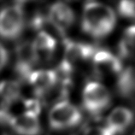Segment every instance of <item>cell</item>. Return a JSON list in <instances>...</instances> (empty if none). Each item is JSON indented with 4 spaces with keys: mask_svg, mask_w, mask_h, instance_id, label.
Listing matches in <instances>:
<instances>
[{
    "mask_svg": "<svg viewBox=\"0 0 135 135\" xmlns=\"http://www.w3.org/2000/svg\"><path fill=\"white\" fill-rule=\"evenodd\" d=\"M115 23V14L110 7L96 2L85 4L81 27L86 33L97 38H104L113 31Z\"/></svg>",
    "mask_w": 135,
    "mask_h": 135,
    "instance_id": "cell-1",
    "label": "cell"
},
{
    "mask_svg": "<svg viewBox=\"0 0 135 135\" xmlns=\"http://www.w3.org/2000/svg\"><path fill=\"white\" fill-rule=\"evenodd\" d=\"M25 18L22 6L14 4L0 10V37L12 40L18 38L24 28Z\"/></svg>",
    "mask_w": 135,
    "mask_h": 135,
    "instance_id": "cell-2",
    "label": "cell"
},
{
    "mask_svg": "<svg viewBox=\"0 0 135 135\" xmlns=\"http://www.w3.org/2000/svg\"><path fill=\"white\" fill-rule=\"evenodd\" d=\"M81 120V113L74 104L67 101L56 104L49 113V123L51 128L62 130L74 127Z\"/></svg>",
    "mask_w": 135,
    "mask_h": 135,
    "instance_id": "cell-3",
    "label": "cell"
},
{
    "mask_svg": "<svg viewBox=\"0 0 135 135\" xmlns=\"http://www.w3.org/2000/svg\"><path fill=\"white\" fill-rule=\"evenodd\" d=\"M83 104L87 111L98 115L110 104V93L104 86L98 82L88 83L83 91Z\"/></svg>",
    "mask_w": 135,
    "mask_h": 135,
    "instance_id": "cell-4",
    "label": "cell"
},
{
    "mask_svg": "<svg viewBox=\"0 0 135 135\" xmlns=\"http://www.w3.org/2000/svg\"><path fill=\"white\" fill-rule=\"evenodd\" d=\"M49 22L59 33H64L75 21L74 10L64 3H55L50 7Z\"/></svg>",
    "mask_w": 135,
    "mask_h": 135,
    "instance_id": "cell-5",
    "label": "cell"
},
{
    "mask_svg": "<svg viewBox=\"0 0 135 135\" xmlns=\"http://www.w3.org/2000/svg\"><path fill=\"white\" fill-rule=\"evenodd\" d=\"M37 62L32 43L24 42L16 48V71L22 80H28V77L33 72V65Z\"/></svg>",
    "mask_w": 135,
    "mask_h": 135,
    "instance_id": "cell-6",
    "label": "cell"
},
{
    "mask_svg": "<svg viewBox=\"0 0 135 135\" xmlns=\"http://www.w3.org/2000/svg\"><path fill=\"white\" fill-rule=\"evenodd\" d=\"M27 80L34 89L35 94L40 98L57 84V77L55 70L48 69L33 71Z\"/></svg>",
    "mask_w": 135,
    "mask_h": 135,
    "instance_id": "cell-7",
    "label": "cell"
},
{
    "mask_svg": "<svg viewBox=\"0 0 135 135\" xmlns=\"http://www.w3.org/2000/svg\"><path fill=\"white\" fill-rule=\"evenodd\" d=\"M9 126L19 135H40L41 133V126L38 116L28 112L13 116Z\"/></svg>",
    "mask_w": 135,
    "mask_h": 135,
    "instance_id": "cell-8",
    "label": "cell"
},
{
    "mask_svg": "<svg viewBox=\"0 0 135 135\" xmlns=\"http://www.w3.org/2000/svg\"><path fill=\"white\" fill-rule=\"evenodd\" d=\"M92 60L95 70L99 74L107 73L120 74L122 71V63L120 60L105 50L96 51Z\"/></svg>",
    "mask_w": 135,
    "mask_h": 135,
    "instance_id": "cell-9",
    "label": "cell"
},
{
    "mask_svg": "<svg viewBox=\"0 0 135 135\" xmlns=\"http://www.w3.org/2000/svg\"><path fill=\"white\" fill-rule=\"evenodd\" d=\"M134 120L133 113L125 107H117L110 112L107 118V127L116 134L123 133L132 125Z\"/></svg>",
    "mask_w": 135,
    "mask_h": 135,
    "instance_id": "cell-10",
    "label": "cell"
},
{
    "mask_svg": "<svg viewBox=\"0 0 135 135\" xmlns=\"http://www.w3.org/2000/svg\"><path fill=\"white\" fill-rule=\"evenodd\" d=\"M65 61L72 64L78 60H88L93 57L96 48L88 44H83L70 40H64Z\"/></svg>",
    "mask_w": 135,
    "mask_h": 135,
    "instance_id": "cell-11",
    "label": "cell"
},
{
    "mask_svg": "<svg viewBox=\"0 0 135 135\" xmlns=\"http://www.w3.org/2000/svg\"><path fill=\"white\" fill-rule=\"evenodd\" d=\"M36 56L37 62L41 60H47L55 51L56 41L47 32L41 31L32 43Z\"/></svg>",
    "mask_w": 135,
    "mask_h": 135,
    "instance_id": "cell-12",
    "label": "cell"
},
{
    "mask_svg": "<svg viewBox=\"0 0 135 135\" xmlns=\"http://www.w3.org/2000/svg\"><path fill=\"white\" fill-rule=\"evenodd\" d=\"M117 89L123 97H131L135 92V69L127 68L120 72L117 80Z\"/></svg>",
    "mask_w": 135,
    "mask_h": 135,
    "instance_id": "cell-13",
    "label": "cell"
},
{
    "mask_svg": "<svg viewBox=\"0 0 135 135\" xmlns=\"http://www.w3.org/2000/svg\"><path fill=\"white\" fill-rule=\"evenodd\" d=\"M21 86L16 81H3L0 83V97L3 99V104L9 106L20 98Z\"/></svg>",
    "mask_w": 135,
    "mask_h": 135,
    "instance_id": "cell-14",
    "label": "cell"
},
{
    "mask_svg": "<svg viewBox=\"0 0 135 135\" xmlns=\"http://www.w3.org/2000/svg\"><path fill=\"white\" fill-rule=\"evenodd\" d=\"M135 52V24L124 31L119 43V54L122 58H127Z\"/></svg>",
    "mask_w": 135,
    "mask_h": 135,
    "instance_id": "cell-15",
    "label": "cell"
},
{
    "mask_svg": "<svg viewBox=\"0 0 135 135\" xmlns=\"http://www.w3.org/2000/svg\"><path fill=\"white\" fill-rule=\"evenodd\" d=\"M118 11L122 16L135 19V1H122L118 6Z\"/></svg>",
    "mask_w": 135,
    "mask_h": 135,
    "instance_id": "cell-16",
    "label": "cell"
},
{
    "mask_svg": "<svg viewBox=\"0 0 135 135\" xmlns=\"http://www.w3.org/2000/svg\"><path fill=\"white\" fill-rule=\"evenodd\" d=\"M25 108H26L27 111L28 113L33 114V115H37L40 113L41 109V104L40 101L37 99H27L24 102Z\"/></svg>",
    "mask_w": 135,
    "mask_h": 135,
    "instance_id": "cell-17",
    "label": "cell"
},
{
    "mask_svg": "<svg viewBox=\"0 0 135 135\" xmlns=\"http://www.w3.org/2000/svg\"><path fill=\"white\" fill-rule=\"evenodd\" d=\"M84 135H115L112 131L106 127H92L86 131Z\"/></svg>",
    "mask_w": 135,
    "mask_h": 135,
    "instance_id": "cell-18",
    "label": "cell"
},
{
    "mask_svg": "<svg viewBox=\"0 0 135 135\" xmlns=\"http://www.w3.org/2000/svg\"><path fill=\"white\" fill-rule=\"evenodd\" d=\"M9 54L4 46L0 44V71H1L8 62Z\"/></svg>",
    "mask_w": 135,
    "mask_h": 135,
    "instance_id": "cell-19",
    "label": "cell"
}]
</instances>
